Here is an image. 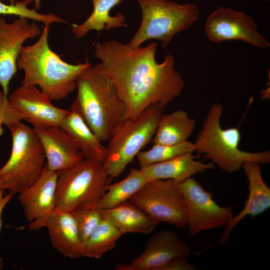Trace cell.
<instances>
[{
  "mask_svg": "<svg viewBox=\"0 0 270 270\" xmlns=\"http://www.w3.org/2000/svg\"><path fill=\"white\" fill-rule=\"evenodd\" d=\"M70 110L76 111L102 142L109 141L125 118V106L100 64L79 75Z\"/></svg>",
  "mask_w": 270,
  "mask_h": 270,
  "instance_id": "obj_2",
  "label": "cell"
},
{
  "mask_svg": "<svg viewBox=\"0 0 270 270\" xmlns=\"http://www.w3.org/2000/svg\"><path fill=\"white\" fill-rule=\"evenodd\" d=\"M4 190H3V189H2V188H0V194L2 192H3V191H4Z\"/></svg>",
  "mask_w": 270,
  "mask_h": 270,
  "instance_id": "obj_33",
  "label": "cell"
},
{
  "mask_svg": "<svg viewBox=\"0 0 270 270\" xmlns=\"http://www.w3.org/2000/svg\"><path fill=\"white\" fill-rule=\"evenodd\" d=\"M142 13L140 27L127 44L138 47L149 40H159L164 48L178 32L190 28L198 18L194 4H180L170 0H136Z\"/></svg>",
  "mask_w": 270,
  "mask_h": 270,
  "instance_id": "obj_6",
  "label": "cell"
},
{
  "mask_svg": "<svg viewBox=\"0 0 270 270\" xmlns=\"http://www.w3.org/2000/svg\"><path fill=\"white\" fill-rule=\"evenodd\" d=\"M265 0L268 1V0Z\"/></svg>",
  "mask_w": 270,
  "mask_h": 270,
  "instance_id": "obj_34",
  "label": "cell"
},
{
  "mask_svg": "<svg viewBox=\"0 0 270 270\" xmlns=\"http://www.w3.org/2000/svg\"><path fill=\"white\" fill-rule=\"evenodd\" d=\"M122 234L104 216V218L92 232L83 248L82 256L99 258L113 249Z\"/></svg>",
  "mask_w": 270,
  "mask_h": 270,
  "instance_id": "obj_25",
  "label": "cell"
},
{
  "mask_svg": "<svg viewBox=\"0 0 270 270\" xmlns=\"http://www.w3.org/2000/svg\"><path fill=\"white\" fill-rule=\"evenodd\" d=\"M33 128L42 144L48 170L58 172L70 168L84 159L72 137L60 126Z\"/></svg>",
  "mask_w": 270,
  "mask_h": 270,
  "instance_id": "obj_16",
  "label": "cell"
},
{
  "mask_svg": "<svg viewBox=\"0 0 270 270\" xmlns=\"http://www.w3.org/2000/svg\"><path fill=\"white\" fill-rule=\"evenodd\" d=\"M190 248L174 231L164 230L149 238L142 253L129 264H118L116 270H156L170 259L188 256Z\"/></svg>",
  "mask_w": 270,
  "mask_h": 270,
  "instance_id": "obj_15",
  "label": "cell"
},
{
  "mask_svg": "<svg viewBox=\"0 0 270 270\" xmlns=\"http://www.w3.org/2000/svg\"><path fill=\"white\" fill-rule=\"evenodd\" d=\"M22 120L24 118L14 107L8 96L0 91V135L3 132L2 125L9 129Z\"/></svg>",
  "mask_w": 270,
  "mask_h": 270,
  "instance_id": "obj_29",
  "label": "cell"
},
{
  "mask_svg": "<svg viewBox=\"0 0 270 270\" xmlns=\"http://www.w3.org/2000/svg\"><path fill=\"white\" fill-rule=\"evenodd\" d=\"M72 212L75 219L80 240L84 246L88 238L104 219V210L96 206L78 209Z\"/></svg>",
  "mask_w": 270,
  "mask_h": 270,
  "instance_id": "obj_28",
  "label": "cell"
},
{
  "mask_svg": "<svg viewBox=\"0 0 270 270\" xmlns=\"http://www.w3.org/2000/svg\"><path fill=\"white\" fill-rule=\"evenodd\" d=\"M93 10L87 19L80 24H72V32L78 39H80L92 30L98 32L112 28L127 26L126 18L120 12L110 16V11L124 0H92Z\"/></svg>",
  "mask_w": 270,
  "mask_h": 270,
  "instance_id": "obj_23",
  "label": "cell"
},
{
  "mask_svg": "<svg viewBox=\"0 0 270 270\" xmlns=\"http://www.w3.org/2000/svg\"><path fill=\"white\" fill-rule=\"evenodd\" d=\"M8 98L15 109L33 128L59 127L70 112L55 106L36 86L21 85Z\"/></svg>",
  "mask_w": 270,
  "mask_h": 270,
  "instance_id": "obj_13",
  "label": "cell"
},
{
  "mask_svg": "<svg viewBox=\"0 0 270 270\" xmlns=\"http://www.w3.org/2000/svg\"><path fill=\"white\" fill-rule=\"evenodd\" d=\"M12 137L10 156L0 168V186L12 194L34 184L45 167L44 150L36 131L22 122L9 128Z\"/></svg>",
  "mask_w": 270,
  "mask_h": 270,
  "instance_id": "obj_5",
  "label": "cell"
},
{
  "mask_svg": "<svg viewBox=\"0 0 270 270\" xmlns=\"http://www.w3.org/2000/svg\"><path fill=\"white\" fill-rule=\"evenodd\" d=\"M192 153H186L169 160L140 168L149 180H172L178 182L214 168L212 162L204 164L195 160Z\"/></svg>",
  "mask_w": 270,
  "mask_h": 270,
  "instance_id": "obj_19",
  "label": "cell"
},
{
  "mask_svg": "<svg viewBox=\"0 0 270 270\" xmlns=\"http://www.w3.org/2000/svg\"><path fill=\"white\" fill-rule=\"evenodd\" d=\"M195 151V146L188 140L172 145L154 144L150 150L140 152L136 157L140 168L166 161Z\"/></svg>",
  "mask_w": 270,
  "mask_h": 270,
  "instance_id": "obj_26",
  "label": "cell"
},
{
  "mask_svg": "<svg viewBox=\"0 0 270 270\" xmlns=\"http://www.w3.org/2000/svg\"><path fill=\"white\" fill-rule=\"evenodd\" d=\"M196 268L190 264L187 260L186 256L174 258L156 270H196Z\"/></svg>",
  "mask_w": 270,
  "mask_h": 270,
  "instance_id": "obj_30",
  "label": "cell"
},
{
  "mask_svg": "<svg viewBox=\"0 0 270 270\" xmlns=\"http://www.w3.org/2000/svg\"><path fill=\"white\" fill-rule=\"evenodd\" d=\"M204 31L213 42L240 40L260 48L270 46L251 16L230 8L222 6L213 11L206 20Z\"/></svg>",
  "mask_w": 270,
  "mask_h": 270,
  "instance_id": "obj_11",
  "label": "cell"
},
{
  "mask_svg": "<svg viewBox=\"0 0 270 270\" xmlns=\"http://www.w3.org/2000/svg\"><path fill=\"white\" fill-rule=\"evenodd\" d=\"M50 26H44L38 40L32 45L22 46L16 62L17 68L24 72L21 85L38 86L52 102L60 100L76 87L80 73L92 64H70L64 61L48 44Z\"/></svg>",
  "mask_w": 270,
  "mask_h": 270,
  "instance_id": "obj_3",
  "label": "cell"
},
{
  "mask_svg": "<svg viewBox=\"0 0 270 270\" xmlns=\"http://www.w3.org/2000/svg\"><path fill=\"white\" fill-rule=\"evenodd\" d=\"M33 1L34 0H24L6 4L0 0V15H14L32 19L42 22L44 26H50L54 22L68 24L66 20L53 13L42 14L36 12L34 8H28V4Z\"/></svg>",
  "mask_w": 270,
  "mask_h": 270,
  "instance_id": "obj_27",
  "label": "cell"
},
{
  "mask_svg": "<svg viewBox=\"0 0 270 270\" xmlns=\"http://www.w3.org/2000/svg\"><path fill=\"white\" fill-rule=\"evenodd\" d=\"M148 180L140 168H130L124 178L106 186V191L97 203V207L106 210L128 201Z\"/></svg>",
  "mask_w": 270,
  "mask_h": 270,
  "instance_id": "obj_24",
  "label": "cell"
},
{
  "mask_svg": "<svg viewBox=\"0 0 270 270\" xmlns=\"http://www.w3.org/2000/svg\"><path fill=\"white\" fill-rule=\"evenodd\" d=\"M112 180L102 163L86 159L58 172L54 210L72 212L96 206Z\"/></svg>",
  "mask_w": 270,
  "mask_h": 270,
  "instance_id": "obj_7",
  "label": "cell"
},
{
  "mask_svg": "<svg viewBox=\"0 0 270 270\" xmlns=\"http://www.w3.org/2000/svg\"><path fill=\"white\" fill-rule=\"evenodd\" d=\"M128 201L160 222L179 228L186 224L184 198L174 180H148Z\"/></svg>",
  "mask_w": 270,
  "mask_h": 270,
  "instance_id": "obj_9",
  "label": "cell"
},
{
  "mask_svg": "<svg viewBox=\"0 0 270 270\" xmlns=\"http://www.w3.org/2000/svg\"><path fill=\"white\" fill-rule=\"evenodd\" d=\"M46 227L52 246L64 256L72 258L82 256L84 246L72 212L54 210Z\"/></svg>",
  "mask_w": 270,
  "mask_h": 270,
  "instance_id": "obj_18",
  "label": "cell"
},
{
  "mask_svg": "<svg viewBox=\"0 0 270 270\" xmlns=\"http://www.w3.org/2000/svg\"><path fill=\"white\" fill-rule=\"evenodd\" d=\"M157 43L132 48L113 40L95 44L94 56L113 83L125 106V118H135L152 104L164 108L184 87L172 54L156 60Z\"/></svg>",
  "mask_w": 270,
  "mask_h": 270,
  "instance_id": "obj_1",
  "label": "cell"
},
{
  "mask_svg": "<svg viewBox=\"0 0 270 270\" xmlns=\"http://www.w3.org/2000/svg\"><path fill=\"white\" fill-rule=\"evenodd\" d=\"M57 179L58 172L48 170L46 165L39 178L19 193L18 200L30 230L46 227L54 210Z\"/></svg>",
  "mask_w": 270,
  "mask_h": 270,
  "instance_id": "obj_14",
  "label": "cell"
},
{
  "mask_svg": "<svg viewBox=\"0 0 270 270\" xmlns=\"http://www.w3.org/2000/svg\"><path fill=\"white\" fill-rule=\"evenodd\" d=\"M178 184L184 198L186 225L190 234L226 227L230 224L234 216L232 206L218 205L213 199L212 194L206 190L192 176Z\"/></svg>",
  "mask_w": 270,
  "mask_h": 270,
  "instance_id": "obj_10",
  "label": "cell"
},
{
  "mask_svg": "<svg viewBox=\"0 0 270 270\" xmlns=\"http://www.w3.org/2000/svg\"><path fill=\"white\" fill-rule=\"evenodd\" d=\"M164 108L150 106L135 118H125L109 140L102 164L108 175L118 177L152 139Z\"/></svg>",
  "mask_w": 270,
  "mask_h": 270,
  "instance_id": "obj_8",
  "label": "cell"
},
{
  "mask_svg": "<svg viewBox=\"0 0 270 270\" xmlns=\"http://www.w3.org/2000/svg\"><path fill=\"white\" fill-rule=\"evenodd\" d=\"M60 127L72 137L84 159L103 163L107 154V147L102 144L76 111L70 110Z\"/></svg>",
  "mask_w": 270,
  "mask_h": 270,
  "instance_id": "obj_20",
  "label": "cell"
},
{
  "mask_svg": "<svg viewBox=\"0 0 270 270\" xmlns=\"http://www.w3.org/2000/svg\"><path fill=\"white\" fill-rule=\"evenodd\" d=\"M223 110L220 102L210 107L194 142L197 154L228 173L238 171L246 162L269 164L270 151L250 152L239 149L241 135L238 128L223 129L220 126Z\"/></svg>",
  "mask_w": 270,
  "mask_h": 270,
  "instance_id": "obj_4",
  "label": "cell"
},
{
  "mask_svg": "<svg viewBox=\"0 0 270 270\" xmlns=\"http://www.w3.org/2000/svg\"><path fill=\"white\" fill-rule=\"evenodd\" d=\"M4 192H2L0 194V230L2 226V210L11 198L12 197L13 194L8 193L6 196H4ZM4 266L2 261L0 259V270L2 269Z\"/></svg>",
  "mask_w": 270,
  "mask_h": 270,
  "instance_id": "obj_31",
  "label": "cell"
},
{
  "mask_svg": "<svg viewBox=\"0 0 270 270\" xmlns=\"http://www.w3.org/2000/svg\"><path fill=\"white\" fill-rule=\"evenodd\" d=\"M196 121L181 110L162 114L154 135V144L172 145L188 140L195 128Z\"/></svg>",
  "mask_w": 270,
  "mask_h": 270,
  "instance_id": "obj_22",
  "label": "cell"
},
{
  "mask_svg": "<svg viewBox=\"0 0 270 270\" xmlns=\"http://www.w3.org/2000/svg\"><path fill=\"white\" fill-rule=\"evenodd\" d=\"M34 7L36 10H39L40 8V0H34Z\"/></svg>",
  "mask_w": 270,
  "mask_h": 270,
  "instance_id": "obj_32",
  "label": "cell"
},
{
  "mask_svg": "<svg viewBox=\"0 0 270 270\" xmlns=\"http://www.w3.org/2000/svg\"><path fill=\"white\" fill-rule=\"evenodd\" d=\"M242 168L248 182V198L243 209L236 216H234L230 224L225 227L216 243L218 244L228 242L232 230L246 216H256L270 207V188L262 178L260 164L246 162Z\"/></svg>",
  "mask_w": 270,
  "mask_h": 270,
  "instance_id": "obj_17",
  "label": "cell"
},
{
  "mask_svg": "<svg viewBox=\"0 0 270 270\" xmlns=\"http://www.w3.org/2000/svg\"><path fill=\"white\" fill-rule=\"evenodd\" d=\"M104 214L122 234H148L160 223L128 200L114 208L104 210Z\"/></svg>",
  "mask_w": 270,
  "mask_h": 270,
  "instance_id": "obj_21",
  "label": "cell"
},
{
  "mask_svg": "<svg viewBox=\"0 0 270 270\" xmlns=\"http://www.w3.org/2000/svg\"><path fill=\"white\" fill-rule=\"evenodd\" d=\"M42 31L36 22L18 17L8 22L0 18V85L8 96V86L18 68L16 62L26 40L40 36Z\"/></svg>",
  "mask_w": 270,
  "mask_h": 270,
  "instance_id": "obj_12",
  "label": "cell"
}]
</instances>
